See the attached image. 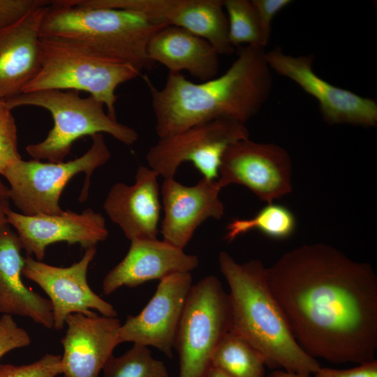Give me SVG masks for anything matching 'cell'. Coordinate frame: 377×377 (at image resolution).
<instances>
[{"mask_svg": "<svg viewBox=\"0 0 377 377\" xmlns=\"http://www.w3.org/2000/svg\"><path fill=\"white\" fill-rule=\"evenodd\" d=\"M3 101L11 110L21 106H36L50 112L54 126L46 138L26 147L29 155L36 160L63 162L73 142L84 135L105 133L126 145L138 139L135 129L105 112L102 102L91 96L82 98L77 91L39 90L21 93Z\"/></svg>", "mask_w": 377, "mask_h": 377, "instance_id": "obj_5", "label": "cell"}, {"mask_svg": "<svg viewBox=\"0 0 377 377\" xmlns=\"http://www.w3.org/2000/svg\"><path fill=\"white\" fill-rule=\"evenodd\" d=\"M219 263L230 288L231 330L262 355L267 367L314 374L320 365L296 341L268 286L263 262L238 263L227 252L221 251Z\"/></svg>", "mask_w": 377, "mask_h": 377, "instance_id": "obj_3", "label": "cell"}, {"mask_svg": "<svg viewBox=\"0 0 377 377\" xmlns=\"http://www.w3.org/2000/svg\"><path fill=\"white\" fill-rule=\"evenodd\" d=\"M265 58L271 70L291 80L317 100L323 119L328 124L376 126L377 103L321 78L313 69L312 54L295 57L276 47L266 52Z\"/></svg>", "mask_w": 377, "mask_h": 377, "instance_id": "obj_12", "label": "cell"}, {"mask_svg": "<svg viewBox=\"0 0 377 377\" xmlns=\"http://www.w3.org/2000/svg\"><path fill=\"white\" fill-rule=\"evenodd\" d=\"M221 189L216 180L204 177L193 186L183 185L174 178L164 179L161 188L163 240L184 249L206 219L223 217L224 207L219 197Z\"/></svg>", "mask_w": 377, "mask_h": 377, "instance_id": "obj_15", "label": "cell"}, {"mask_svg": "<svg viewBox=\"0 0 377 377\" xmlns=\"http://www.w3.org/2000/svg\"><path fill=\"white\" fill-rule=\"evenodd\" d=\"M61 355L46 353L38 360L22 365L0 364V377H56L62 374Z\"/></svg>", "mask_w": 377, "mask_h": 377, "instance_id": "obj_28", "label": "cell"}, {"mask_svg": "<svg viewBox=\"0 0 377 377\" xmlns=\"http://www.w3.org/2000/svg\"><path fill=\"white\" fill-rule=\"evenodd\" d=\"M96 253V247L85 249L82 258L66 267H56L24 258L22 276L39 286L52 304L53 329L61 330L67 317L73 313L117 317L113 305L95 293L87 281V271Z\"/></svg>", "mask_w": 377, "mask_h": 377, "instance_id": "obj_11", "label": "cell"}, {"mask_svg": "<svg viewBox=\"0 0 377 377\" xmlns=\"http://www.w3.org/2000/svg\"><path fill=\"white\" fill-rule=\"evenodd\" d=\"M231 329L230 296L219 279L209 275L193 284L175 341L179 377H205L217 347Z\"/></svg>", "mask_w": 377, "mask_h": 377, "instance_id": "obj_8", "label": "cell"}, {"mask_svg": "<svg viewBox=\"0 0 377 377\" xmlns=\"http://www.w3.org/2000/svg\"><path fill=\"white\" fill-rule=\"evenodd\" d=\"M40 69L22 93L57 89L83 91L102 102L117 119L115 91L140 75L135 66L97 56L62 39L40 37Z\"/></svg>", "mask_w": 377, "mask_h": 377, "instance_id": "obj_6", "label": "cell"}, {"mask_svg": "<svg viewBox=\"0 0 377 377\" xmlns=\"http://www.w3.org/2000/svg\"><path fill=\"white\" fill-rule=\"evenodd\" d=\"M296 228V219L287 207L269 203L251 219H235L227 226L225 239L233 241L238 236L257 230L266 236L277 239L289 237Z\"/></svg>", "mask_w": 377, "mask_h": 377, "instance_id": "obj_24", "label": "cell"}, {"mask_svg": "<svg viewBox=\"0 0 377 377\" xmlns=\"http://www.w3.org/2000/svg\"><path fill=\"white\" fill-rule=\"evenodd\" d=\"M15 231L8 225L0 228V313L31 319L47 329L53 328L52 304L22 281L24 257Z\"/></svg>", "mask_w": 377, "mask_h": 377, "instance_id": "obj_21", "label": "cell"}, {"mask_svg": "<svg viewBox=\"0 0 377 377\" xmlns=\"http://www.w3.org/2000/svg\"><path fill=\"white\" fill-rule=\"evenodd\" d=\"M8 224L13 227L27 256L34 255L38 260L44 258L49 245L66 242L78 244L86 249L96 246L108 236L103 215L91 209L81 214L64 211L59 215H24L10 208L6 212Z\"/></svg>", "mask_w": 377, "mask_h": 377, "instance_id": "obj_14", "label": "cell"}, {"mask_svg": "<svg viewBox=\"0 0 377 377\" xmlns=\"http://www.w3.org/2000/svg\"><path fill=\"white\" fill-rule=\"evenodd\" d=\"M205 377H232L222 370L212 367Z\"/></svg>", "mask_w": 377, "mask_h": 377, "instance_id": "obj_35", "label": "cell"}, {"mask_svg": "<svg viewBox=\"0 0 377 377\" xmlns=\"http://www.w3.org/2000/svg\"><path fill=\"white\" fill-rule=\"evenodd\" d=\"M216 182L221 188L245 186L260 200L272 203L292 191L290 158L276 144L238 140L226 149Z\"/></svg>", "mask_w": 377, "mask_h": 377, "instance_id": "obj_10", "label": "cell"}, {"mask_svg": "<svg viewBox=\"0 0 377 377\" xmlns=\"http://www.w3.org/2000/svg\"><path fill=\"white\" fill-rule=\"evenodd\" d=\"M47 0H0V31L8 28L32 10L48 6Z\"/></svg>", "mask_w": 377, "mask_h": 377, "instance_id": "obj_30", "label": "cell"}, {"mask_svg": "<svg viewBox=\"0 0 377 377\" xmlns=\"http://www.w3.org/2000/svg\"><path fill=\"white\" fill-rule=\"evenodd\" d=\"M20 159L15 121L11 110L0 99V175Z\"/></svg>", "mask_w": 377, "mask_h": 377, "instance_id": "obj_27", "label": "cell"}, {"mask_svg": "<svg viewBox=\"0 0 377 377\" xmlns=\"http://www.w3.org/2000/svg\"><path fill=\"white\" fill-rule=\"evenodd\" d=\"M103 377H169L163 361L154 359L147 346L133 344L123 355H113L103 369Z\"/></svg>", "mask_w": 377, "mask_h": 377, "instance_id": "obj_25", "label": "cell"}, {"mask_svg": "<svg viewBox=\"0 0 377 377\" xmlns=\"http://www.w3.org/2000/svg\"><path fill=\"white\" fill-rule=\"evenodd\" d=\"M165 26L134 10L89 7L73 0H54L46 8L40 36L64 40L142 71L154 66L148 57V42Z\"/></svg>", "mask_w": 377, "mask_h": 377, "instance_id": "obj_4", "label": "cell"}, {"mask_svg": "<svg viewBox=\"0 0 377 377\" xmlns=\"http://www.w3.org/2000/svg\"><path fill=\"white\" fill-rule=\"evenodd\" d=\"M92 145L82 156L67 162L17 160L8 166L3 175L9 184V199L21 214L59 215L61 194L75 175L84 172L86 179L80 201L87 199L94 171L108 161L111 154L102 133L91 136Z\"/></svg>", "mask_w": 377, "mask_h": 377, "instance_id": "obj_7", "label": "cell"}, {"mask_svg": "<svg viewBox=\"0 0 377 377\" xmlns=\"http://www.w3.org/2000/svg\"><path fill=\"white\" fill-rule=\"evenodd\" d=\"M256 8L265 45L269 43L272 21L283 8L291 3L290 0H252Z\"/></svg>", "mask_w": 377, "mask_h": 377, "instance_id": "obj_31", "label": "cell"}, {"mask_svg": "<svg viewBox=\"0 0 377 377\" xmlns=\"http://www.w3.org/2000/svg\"><path fill=\"white\" fill-rule=\"evenodd\" d=\"M47 6L0 31L1 100L21 94L40 69V30Z\"/></svg>", "mask_w": 377, "mask_h": 377, "instance_id": "obj_20", "label": "cell"}, {"mask_svg": "<svg viewBox=\"0 0 377 377\" xmlns=\"http://www.w3.org/2000/svg\"><path fill=\"white\" fill-rule=\"evenodd\" d=\"M233 47L242 45L265 47L258 16L252 0H223Z\"/></svg>", "mask_w": 377, "mask_h": 377, "instance_id": "obj_26", "label": "cell"}, {"mask_svg": "<svg viewBox=\"0 0 377 377\" xmlns=\"http://www.w3.org/2000/svg\"><path fill=\"white\" fill-rule=\"evenodd\" d=\"M249 138L245 124L217 119L190 127L164 138L146 155L149 168L164 179L174 178L184 162H191L209 180H217L222 156L227 147Z\"/></svg>", "mask_w": 377, "mask_h": 377, "instance_id": "obj_9", "label": "cell"}, {"mask_svg": "<svg viewBox=\"0 0 377 377\" xmlns=\"http://www.w3.org/2000/svg\"><path fill=\"white\" fill-rule=\"evenodd\" d=\"M147 54L169 73L187 71L200 82L211 80L219 70V54L206 40L175 26H165L149 39Z\"/></svg>", "mask_w": 377, "mask_h": 377, "instance_id": "obj_22", "label": "cell"}, {"mask_svg": "<svg viewBox=\"0 0 377 377\" xmlns=\"http://www.w3.org/2000/svg\"><path fill=\"white\" fill-rule=\"evenodd\" d=\"M127 6L160 23L180 27L206 40L219 54L234 51L223 0H128Z\"/></svg>", "mask_w": 377, "mask_h": 377, "instance_id": "obj_19", "label": "cell"}, {"mask_svg": "<svg viewBox=\"0 0 377 377\" xmlns=\"http://www.w3.org/2000/svg\"><path fill=\"white\" fill-rule=\"evenodd\" d=\"M199 265L195 255L157 239H133L125 257L104 277L102 289L110 295L122 286L133 288L177 272H191Z\"/></svg>", "mask_w": 377, "mask_h": 377, "instance_id": "obj_17", "label": "cell"}, {"mask_svg": "<svg viewBox=\"0 0 377 377\" xmlns=\"http://www.w3.org/2000/svg\"><path fill=\"white\" fill-rule=\"evenodd\" d=\"M312 377H377V360H374L346 369L320 367L313 374Z\"/></svg>", "mask_w": 377, "mask_h": 377, "instance_id": "obj_32", "label": "cell"}, {"mask_svg": "<svg viewBox=\"0 0 377 377\" xmlns=\"http://www.w3.org/2000/svg\"><path fill=\"white\" fill-rule=\"evenodd\" d=\"M265 366L262 355L232 330L223 338L212 362L232 377H266Z\"/></svg>", "mask_w": 377, "mask_h": 377, "instance_id": "obj_23", "label": "cell"}, {"mask_svg": "<svg viewBox=\"0 0 377 377\" xmlns=\"http://www.w3.org/2000/svg\"><path fill=\"white\" fill-rule=\"evenodd\" d=\"M311 375V374L306 373L294 372L284 369H277L272 372L267 377H312Z\"/></svg>", "mask_w": 377, "mask_h": 377, "instance_id": "obj_33", "label": "cell"}, {"mask_svg": "<svg viewBox=\"0 0 377 377\" xmlns=\"http://www.w3.org/2000/svg\"><path fill=\"white\" fill-rule=\"evenodd\" d=\"M29 333L20 327L12 316L0 318V360L9 352L28 346L31 343Z\"/></svg>", "mask_w": 377, "mask_h": 377, "instance_id": "obj_29", "label": "cell"}, {"mask_svg": "<svg viewBox=\"0 0 377 377\" xmlns=\"http://www.w3.org/2000/svg\"><path fill=\"white\" fill-rule=\"evenodd\" d=\"M9 199V187L0 180V200Z\"/></svg>", "mask_w": 377, "mask_h": 377, "instance_id": "obj_36", "label": "cell"}, {"mask_svg": "<svg viewBox=\"0 0 377 377\" xmlns=\"http://www.w3.org/2000/svg\"><path fill=\"white\" fill-rule=\"evenodd\" d=\"M265 52V47L244 45L223 74L200 83L182 73H169L163 87L158 89L145 77L159 138L217 119L245 124L271 91L272 77Z\"/></svg>", "mask_w": 377, "mask_h": 377, "instance_id": "obj_2", "label": "cell"}, {"mask_svg": "<svg viewBox=\"0 0 377 377\" xmlns=\"http://www.w3.org/2000/svg\"><path fill=\"white\" fill-rule=\"evenodd\" d=\"M158 176L150 168L141 165L133 185L117 182L105 198V212L130 240L157 239L161 209Z\"/></svg>", "mask_w": 377, "mask_h": 377, "instance_id": "obj_18", "label": "cell"}, {"mask_svg": "<svg viewBox=\"0 0 377 377\" xmlns=\"http://www.w3.org/2000/svg\"><path fill=\"white\" fill-rule=\"evenodd\" d=\"M192 285L191 272H177L161 279L145 308L121 324L119 343L152 346L172 358L178 325Z\"/></svg>", "mask_w": 377, "mask_h": 377, "instance_id": "obj_13", "label": "cell"}, {"mask_svg": "<svg viewBox=\"0 0 377 377\" xmlns=\"http://www.w3.org/2000/svg\"><path fill=\"white\" fill-rule=\"evenodd\" d=\"M268 286L300 346L334 364L371 362L377 349L372 267L325 244H305L266 269Z\"/></svg>", "mask_w": 377, "mask_h": 377, "instance_id": "obj_1", "label": "cell"}, {"mask_svg": "<svg viewBox=\"0 0 377 377\" xmlns=\"http://www.w3.org/2000/svg\"><path fill=\"white\" fill-rule=\"evenodd\" d=\"M67 329L61 339L64 377H98L105 364L119 344L117 317L73 313L66 320Z\"/></svg>", "mask_w": 377, "mask_h": 377, "instance_id": "obj_16", "label": "cell"}, {"mask_svg": "<svg viewBox=\"0 0 377 377\" xmlns=\"http://www.w3.org/2000/svg\"><path fill=\"white\" fill-rule=\"evenodd\" d=\"M10 209V200H0V228L7 225L6 212Z\"/></svg>", "mask_w": 377, "mask_h": 377, "instance_id": "obj_34", "label": "cell"}]
</instances>
